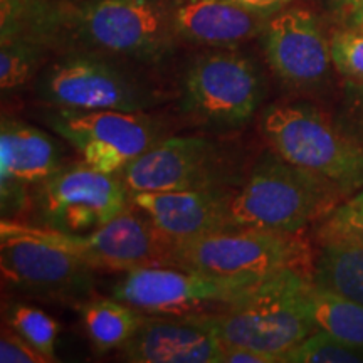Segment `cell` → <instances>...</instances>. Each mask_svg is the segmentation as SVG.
Here are the masks:
<instances>
[{
	"mask_svg": "<svg viewBox=\"0 0 363 363\" xmlns=\"http://www.w3.org/2000/svg\"><path fill=\"white\" fill-rule=\"evenodd\" d=\"M313 281L363 305V244L343 240L321 244Z\"/></svg>",
	"mask_w": 363,
	"mask_h": 363,
	"instance_id": "20",
	"label": "cell"
},
{
	"mask_svg": "<svg viewBox=\"0 0 363 363\" xmlns=\"http://www.w3.org/2000/svg\"><path fill=\"white\" fill-rule=\"evenodd\" d=\"M86 335L98 353L121 348L142 326L147 313L116 298L94 296L79 305Z\"/></svg>",
	"mask_w": 363,
	"mask_h": 363,
	"instance_id": "19",
	"label": "cell"
},
{
	"mask_svg": "<svg viewBox=\"0 0 363 363\" xmlns=\"http://www.w3.org/2000/svg\"><path fill=\"white\" fill-rule=\"evenodd\" d=\"M311 276L288 271L266 279L251 293L211 315L185 316L211 330L222 343L279 357L316 331L311 316Z\"/></svg>",
	"mask_w": 363,
	"mask_h": 363,
	"instance_id": "1",
	"label": "cell"
},
{
	"mask_svg": "<svg viewBox=\"0 0 363 363\" xmlns=\"http://www.w3.org/2000/svg\"><path fill=\"white\" fill-rule=\"evenodd\" d=\"M316 235L321 244L333 242V240L363 244V212L362 214H342V212L333 211L321 220Z\"/></svg>",
	"mask_w": 363,
	"mask_h": 363,
	"instance_id": "26",
	"label": "cell"
},
{
	"mask_svg": "<svg viewBox=\"0 0 363 363\" xmlns=\"http://www.w3.org/2000/svg\"><path fill=\"white\" fill-rule=\"evenodd\" d=\"M335 211L342 212V214H362L363 212V189H360L358 192L353 194L347 202L340 203Z\"/></svg>",
	"mask_w": 363,
	"mask_h": 363,
	"instance_id": "32",
	"label": "cell"
},
{
	"mask_svg": "<svg viewBox=\"0 0 363 363\" xmlns=\"http://www.w3.org/2000/svg\"><path fill=\"white\" fill-rule=\"evenodd\" d=\"M219 363H281V358L240 345L222 343Z\"/></svg>",
	"mask_w": 363,
	"mask_h": 363,
	"instance_id": "29",
	"label": "cell"
},
{
	"mask_svg": "<svg viewBox=\"0 0 363 363\" xmlns=\"http://www.w3.org/2000/svg\"><path fill=\"white\" fill-rule=\"evenodd\" d=\"M331 61L347 81H363V33L340 29L331 35Z\"/></svg>",
	"mask_w": 363,
	"mask_h": 363,
	"instance_id": "25",
	"label": "cell"
},
{
	"mask_svg": "<svg viewBox=\"0 0 363 363\" xmlns=\"http://www.w3.org/2000/svg\"><path fill=\"white\" fill-rule=\"evenodd\" d=\"M234 157L206 136L160 140L121 170L130 194L169 192L207 187H235Z\"/></svg>",
	"mask_w": 363,
	"mask_h": 363,
	"instance_id": "9",
	"label": "cell"
},
{
	"mask_svg": "<svg viewBox=\"0 0 363 363\" xmlns=\"http://www.w3.org/2000/svg\"><path fill=\"white\" fill-rule=\"evenodd\" d=\"M66 17L86 43L123 56H162L175 34L170 9L155 0H89Z\"/></svg>",
	"mask_w": 363,
	"mask_h": 363,
	"instance_id": "12",
	"label": "cell"
},
{
	"mask_svg": "<svg viewBox=\"0 0 363 363\" xmlns=\"http://www.w3.org/2000/svg\"><path fill=\"white\" fill-rule=\"evenodd\" d=\"M7 323L22 338L27 340L39 352H43L49 360L57 362L56 340L59 325L48 313L35 306L16 305L9 311Z\"/></svg>",
	"mask_w": 363,
	"mask_h": 363,
	"instance_id": "23",
	"label": "cell"
},
{
	"mask_svg": "<svg viewBox=\"0 0 363 363\" xmlns=\"http://www.w3.org/2000/svg\"><path fill=\"white\" fill-rule=\"evenodd\" d=\"M264 281L214 278L180 267L152 266L128 271L111 296L147 313L177 318L211 315L238 301Z\"/></svg>",
	"mask_w": 363,
	"mask_h": 363,
	"instance_id": "7",
	"label": "cell"
},
{
	"mask_svg": "<svg viewBox=\"0 0 363 363\" xmlns=\"http://www.w3.org/2000/svg\"><path fill=\"white\" fill-rule=\"evenodd\" d=\"M259 131L272 152L331 182L345 197L363 189V145L311 104H269Z\"/></svg>",
	"mask_w": 363,
	"mask_h": 363,
	"instance_id": "4",
	"label": "cell"
},
{
	"mask_svg": "<svg viewBox=\"0 0 363 363\" xmlns=\"http://www.w3.org/2000/svg\"><path fill=\"white\" fill-rule=\"evenodd\" d=\"M235 187L169 192H135L131 202L172 240H185L233 229L229 208Z\"/></svg>",
	"mask_w": 363,
	"mask_h": 363,
	"instance_id": "16",
	"label": "cell"
},
{
	"mask_svg": "<svg viewBox=\"0 0 363 363\" xmlns=\"http://www.w3.org/2000/svg\"><path fill=\"white\" fill-rule=\"evenodd\" d=\"M264 99L261 72L235 51L203 52L190 62L182 83V110L199 123L238 128L259 111Z\"/></svg>",
	"mask_w": 363,
	"mask_h": 363,
	"instance_id": "6",
	"label": "cell"
},
{
	"mask_svg": "<svg viewBox=\"0 0 363 363\" xmlns=\"http://www.w3.org/2000/svg\"><path fill=\"white\" fill-rule=\"evenodd\" d=\"M261 35L267 65L283 83L308 89L328 78L333 65L330 40L313 12L283 9L267 19Z\"/></svg>",
	"mask_w": 363,
	"mask_h": 363,
	"instance_id": "14",
	"label": "cell"
},
{
	"mask_svg": "<svg viewBox=\"0 0 363 363\" xmlns=\"http://www.w3.org/2000/svg\"><path fill=\"white\" fill-rule=\"evenodd\" d=\"M61 147L45 131L13 118L0 125V195L2 214L12 220L30 206L29 190L62 167Z\"/></svg>",
	"mask_w": 363,
	"mask_h": 363,
	"instance_id": "15",
	"label": "cell"
},
{
	"mask_svg": "<svg viewBox=\"0 0 363 363\" xmlns=\"http://www.w3.org/2000/svg\"><path fill=\"white\" fill-rule=\"evenodd\" d=\"M343 27L363 33V0H337Z\"/></svg>",
	"mask_w": 363,
	"mask_h": 363,
	"instance_id": "30",
	"label": "cell"
},
{
	"mask_svg": "<svg viewBox=\"0 0 363 363\" xmlns=\"http://www.w3.org/2000/svg\"><path fill=\"white\" fill-rule=\"evenodd\" d=\"M45 103L72 110L143 111L153 98L147 88L111 62L71 56L45 71L39 84Z\"/></svg>",
	"mask_w": 363,
	"mask_h": 363,
	"instance_id": "13",
	"label": "cell"
},
{
	"mask_svg": "<svg viewBox=\"0 0 363 363\" xmlns=\"http://www.w3.org/2000/svg\"><path fill=\"white\" fill-rule=\"evenodd\" d=\"M310 242L299 233L233 227L202 238L174 240L170 266L214 278L266 281L283 272L315 274Z\"/></svg>",
	"mask_w": 363,
	"mask_h": 363,
	"instance_id": "3",
	"label": "cell"
},
{
	"mask_svg": "<svg viewBox=\"0 0 363 363\" xmlns=\"http://www.w3.org/2000/svg\"><path fill=\"white\" fill-rule=\"evenodd\" d=\"M0 362L2 363H51L48 357L27 340L21 337L11 326H2L0 335Z\"/></svg>",
	"mask_w": 363,
	"mask_h": 363,
	"instance_id": "28",
	"label": "cell"
},
{
	"mask_svg": "<svg viewBox=\"0 0 363 363\" xmlns=\"http://www.w3.org/2000/svg\"><path fill=\"white\" fill-rule=\"evenodd\" d=\"M269 17L233 0H177L170 7L177 35L214 48H233L256 38L262 34Z\"/></svg>",
	"mask_w": 363,
	"mask_h": 363,
	"instance_id": "18",
	"label": "cell"
},
{
	"mask_svg": "<svg viewBox=\"0 0 363 363\" xmlns=\"http://www.w3.org/2000/svg\"><path fill=\"white\" fill-rule=\"evenodd\" d=\"M120 350L131 363H219L222 342L189 318L147 315Z\"/></svg>",
	"mask_w": 363,
	"mask_h": 363,
	"instance_id": "17",
	"label": "cell"
},
{
	"mask_svg": "<svg viewBox=\"0 0 363 363\" xmlns=\"http://www.w3.org/2000/svg\"><path fill=\"white\" fill-rule=\"evenodd\" d=\"M343 197L331 182L293 165L269 148L235 190L229 208L230 224L301 233L306 225L328 217Z\"/></svg>",
	"mask_w": 363,
	"mask_h": 363,
	"instance_id": "2",
	"label": "cell"
},
{
	"mask_svg": "<svg viewBox=\"0 0 363 363\" xmlns=\"http://www.w3.org/2000/svg\"><path fill=\"white\" fill-rule=\"evenodd\" d=\"M363 350L348 347L325 331L316 330L284 355V363H357Z\"/></svg>",
	"mask_w": 363,
	"mask_h": 363,
	"instance_id": "24",
	"label": "cell"
},
{
	"mask_svg": "<svg viewBox=\"0 0 363 363\" xmlns=\"http://www.w3.org/2000/svg\"><path fill=\"white\" fill-rule=\"evenodd\" d=\"M0 269L4 281L34 298L83 303L93 289V267L16 220L0 222Z\"/></svg>",
	"mask_w": 363,
	"mask_h": 363,
	"instance_id": "8",
	"label": "cell"
},
{
	"mask_svg": "<svg viewBox=\"0 0 363 363\" xmlns=\"http://www.w3.org/2000/svg\"><path fill=\"white\" fill-rule=\"evenodd\" d=\"M40 61L38 40L22 35L2 38L0 45V88L12 91L29 83Z\"/></svg>",
	"mask_w": 363,
	"mask_h": 363,
	"instance_id": "22",
	"label": "cell"
},
{
	"mask_svg": "<svg viewBox=\"0 0 363 363\" xmlns=\"http://www.w3.org/2000/svg\"><path fill=\"white\" fill-rule=\"evenodd\" d=\"M310 306L316 330L325 331L348 347L363 350V305L320 288L313 281Z\"/></svg>",
	"mask_w": 363,
	"mask_h": 363,
	"instance_id": "21",
	"label": "cell"
},
{
	"mask_svg": "<svg viewBox=\"0 0 363 363\" xmlns=\"http://www.w3.org/2000/svg\"><path fill=\"white\" fill-rule=\"evenodd\" d=\"M45 123L78 150L83 162L106 174H121L162 140L158 125L143 111L56 106L45 113Z\"/></svg>",
	"mask_w": 363,
	"mask_h": 363,
	"instance_id": "10",
	"label": "cell"
},
{
	"mask_svg": "<svg viewBox=\"0 0 363 363\" xmlns=\"http://www.w3.org/2000/svg\"><path fill=\"white\" fill-rule=\"evenodd\" d=\"M24 225L34 235L76 254L93 269L128 272L138 267L170 266L174 240L160 233L133 202L111 222L89 234H66L34 224Z\"/></svg>",
	"mask_w": 363,
	"mask_h": 363,
	"instance_id": "11",
	"label": "cell"
},
{
	"mask_svg": "<svg viewBox=\"0 0 363 363\" xmlns=\"http://www.w3.org/2000/svg\"><path fill=\"white\" fill-rule=\"evenodd\" d=\"M131 203L120 174H106L86 162L62 165L34 187L35 224L66 234H89L118 217Z\"/></svg>",
	"mask_w": 363,
	"mask_h": 363,
	"instance_id": "5",
	"label": "cell"
},
{
	"mask_svg": "<svg viewBox=\"0 0 363 363\" xmlns=\"http://www.w3.org/2000/svg\"><path fill=\"white\" fill-rule=\"evenodd\" d=\"M337 123L363 145V81H347Z\"/></svg>",
	"mask_w": 363,
	"mask_h": 363,
	"instance_id": "27",
	"label": "cell"
},
{
	"mask_svg": "<svg viewBox=\"0 0 363 363\" xmlns=\"http://www.w3.org/2000/svg\"><path fill=\"white\" fill-rule=\"evenodd\" d=\"M239 6L249 9V11L264 13V16H272V13L283 11L286 6L293 4L294 0H233Z\"/></svg>",
	"mask_w": 363,
	"mask_h": 363,
	"instance_id": "31",
	"label": "cell"
}]
</instances>
